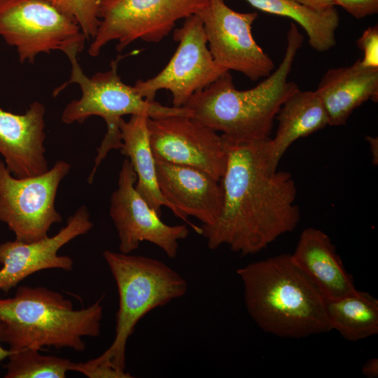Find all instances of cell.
Masks as SVG:
<instances>
[{"mask_svg": "<svg viewBox=\"0 0 378 378\" xmlns=\"http://www.w3.org/2000/svg\"><path fill=\"white\" fill-rule=\"evenodd\" d=\"M136 181V173L126 158L109 206V215L119 238V251L130 253L142 241H148L161 248L169 258H174L178 241L185 239L190 231L186 225H169L164 223L137 192Z\"/></svg>", "mask_w": 378, "mask_h": 378, "instance_id": "7c38bea8", "label": "cell"}, {"mask_svg": "<svg viewBox=\"0 0 378 378\" xmlns=\"http://www.w3.org/2000/svg\"><path fill=\"white\" fill-rule=\"evenodd\" d=\"M103 307L99 300L75 310L71 300L45 287L19 286L13 298L0 297V342L23 349L69 348L81 352L83 337H99Z\"/></svg>", "mask_w": 378, "mask_h": 378, "instance_id": "277c9868", "label": "cell"}, {"mask_svg": "<svg viewBox=\"0 0 378 378\" xmlns=\"http://www.w3.org/2000/svg\"><path fill=\"white\" fill-rule=\"evenodd\" d=\"M77 56L74 55L68 57L71 64V78L57 88L53 94L56 96L71 83H77L81 90V97L66 106L62 114V122L65 124L83 123L90 116L97 115L102 117L106 124L107 131L97 148L94 164L88 180L89 183H92L97 169L109 151L121 148L120 123L123 116L142 114L156 118L191 115L190 111L185 107L166 106L155 101H147L135 90L134 86L124 83L117 71L121 56L111 62L109 70L98 72L91 78L84 74Z\"/></svg>", "mask_w": 378, "mask_h": 378, "instance_id": "8992f818", "label": "cell"}, {"mask_svg": "<svg viewBox=\"0 0 378 378\" xmlns=\"http://www.w3.org/2000/svg\"><path fill=\"white\" fill-rule=\"evenodd\" d=\"M245 1L260 10L293 20L306 32L310 46L318 52H326L336 44L340 17L335 7L321 10L294 0Z\"/></svg>", "mask_w": 378, "mask_h": 378, "instance_id": "44dd1931", "label": "cell"}, {"mask_svg": "<svg viewBox=\"0 0 378 378\" xmlns=\"http://www.w3.org/2000/svg\"><path fill=\"white\" fill-rule=\"evenodd\" d=\"M74 371L80 372L89 378H132L129 372L118 370L112 366L76 363Z\"/></svg>", "mask_w": 378, "mask_h": 378, "instance_id": "484cf974", "label": "cell"}, {"mask_svg": "<svg viewBox=\"0 0 378 378\" xmlns=\"http://www.w3.org/2000/svg\"><path fill=\"white\" fill-rule=\"evenodd\" d=\"M207 0H99L100 22L88 53L97 56L108 42L122 51L137 39L158 43L176 22L197 14Z\"/></svg>", "mask_w": 378, "mask_h": 378, "instance_id": "ba28073f", "label": "cell"}, {"mask_svg": "<svg viewBox=\"0 0 378 378\" xmlns=\"http://www.w3.org/2000/svg\"><path fill=\"white\" fill-rule=\"evenodd\" d=\"M0 36L16 48L22 63L52 50L78 55L87 38L76 21L50 0H0Z\"/></svg>", "mask_w": 378, "mask_h": 378, "instance_id": "52a82bcc", "label": "cell"}, {"mask_svg": "<svg viewBox=\"0 0 378 378\" xmlns=\"http://www.w3.org/2000/svg\"><path fill=\"white\" fill-rule=\"evenodd\" d=\"M50 1L76 21L87 38L95 36L100 22L98 17L99 0Z\"/></svg>", "mask_w": 378, "mask_h": 378, "instance_id": "cb8c5ba5", "label": "cell"}, {"mask_svg": "<svg viewBox=\"0 0 378 378\" xmlns=\"http://www.w3.org/2000/svg\"><path fill=\"white\" fill-rule=\"evenodd\" d=\"M278 127L269 141L270 166L276 170L288 148L298 139L309 136L329 125L324 106L316 91H301L290 94L276 115Z\"/></svg>", "mask_w": 378, "mask_h": 378, "instance_id": "d6986e66", "label": "cell"}, {"mask_svg": "<svg viewBox=\"0 0 378 378\" xmlns=\"http://www.w3.org/2000/svg\"><path fill=\"white\" fill-rule=\"evenodd\" d=\"M38 349H23L12 352L4 365L5 378H65L74 371L76 363L69 359L41 354Z\"/></svg>", "mask_w": 378, "mask_h": 378, "instance_id": "603a6c76", "label": "cell"}, {"mask_svg": "<svg viewBox=\"0 0 378 378\" xmlns=\"http://www.w3.org/2000/svg\"><path fill=\"white\" fill-rule=\"evenodd\" d=\"M326 111L329 125L341 126L369 99H378V68L363 66L360 59L349 66L330 69L315 90Z\"/></svg>", "mask_w": 378, "mask_h": 378, "instance_id": "ac0fdd59", "label": "cell"}, {"mask_svg": "<svg viewBox=\"0 0 378 378\" xmlns=\"http://www.w3.org/2000/svg\"><path fill=\"white\" fill-rule=\"evenodd\" d=\"M155 167L160 190L174 207L176 216L187 223L188 216H193L205 225L217 220L223 203L219 181L189 166L155 160ZM188 223L200 234V227Z\"/></svg>", "mask_w": 378, "mask_h": 378, "instance_id": "9a60e30c", "label": "cell"}, {"mask_svg": "<svg viewBox=\"0 0 378 378\" xmlns=\"http://www.w3.org/2000/svg\"><path fill=\"white\" fill-rule=\"evenodd\" d=\"M184 20L174 31L178 46L169 63L155 76L134 85L147 101H155L157 92L164 89L172 93L173 106L183 107L194 94L227 71L214 61L200 17L194 14Z\"/></svg>", "mask_w": 378, "mask_h": 378, "instance_id": "30bf717a", "label": "cell"}, {"mask_svg": "<svg viewBox=\"0 0 378 378\" xmlns=\"http://www.w3.org/2000/svg\"><path fill=\"white\" fill-rule=\"evenodd\" d=\"M103 256L119 296L115 337L104 352L88 362L125 371L127 343L137 323L151 310L183 296L188 284L176 271L155 258L108 250Z\"/></svg>", "mask_w": 378, "mask_h": 378, "instance_id": "5b68a950", "label": "cell"}, {"mask_svg": "<svg viewBox=\"0 0 378 378\" xmlns=\"http://www.w3.org/2000/svg\"><path fill=\"white\" fill-rule=\"evenodd\" d=\"M70 169L69 163L58 160L41 174L18 178L0 160V222L13 232L15 240L38 241L48 237L53 224L62 222L55 202L59 186Z\"/></svg>", "mask_w": 378, "mask_h": 378, "instance_id": "9c48e42d", "label": "cell"}, {"mask_svg": "<svg viewBox=\"0 0 378 378\" xmlns=\"http://www.w3.org/2000/svg\"><path fill=\"white\" fill-rule=\"evenodd\" d=\"M156 160L197 168L220 181L227 164L222 136L188 115L148 118Z\"/></svg>", "mask_w": 378, "mask_h": 378, "instance_id": "4fadbf2b", "label": "cell"}, {"mask_svg": "<svg viewBox=\"0 0 378 378\" xmlns=\"http://www.w3.org/2000/svg\"><path fill=\"white\" fill-rule=\"evenodd\" d=\"M201 18L208 47L216 63L236 71L252 80L268 76L274 64L252 34L256 12L239 13L224 0H207L197 13Z\"/></svg>", "mask_w": 378, "mask_h": 378, "instance_id": "8fae6325", "label": "cell"}, {"mask_svg": "<svg viewBox=\"0 0 378 378\" xmlns=\"http://www.w3.org/2000/svg\"><path fill=\"white\" fill-rule=\"evenodd\" d=\"M303 36L294 22L287 32V45L275 71L255 87L235 88L227 71L205 89L194 94L183 106L190 117L235 143L270 138L274 118L298 85L288 80Z\"/></svg>", "mask_w": 378, "mask_h": 378, "instance_id": "7a4b0ae2", "label": "cell"}, {"mask_svg": "<svg viewBox=\"0 0 378 378\" xmlns=\"http://www.w3.org/2000/svg\"><path fill=\"white\" fill-rule=\"evenodd\" d=\"M362 372L368 378H377L378 377V359L375 358L369 359L363 365Z\"/></svg>", "mask_w": 378, "mask_h": 378, "instance_id": "f1b7e54d", "label": "cell"}, {"mask_svg": "<svg viewBox=\"0 0 378 378\" xmlns=\"http://www.w3.org/2000/svg\"><path fill=\"white\" fill-rule=\"evenodd\" d=\"M366 140L368 142L370 153L372 154V162L374 165L378 164V139L377 137L367 136Z\"/></svg>", "mask_w": 378, "mask_h": 378, "instance_id": "f546056e", "label": "cell"}, {"mask_svg": "<svg viewBox=\"0 0 378 378\" xmlns=\"http://www.w3.org/2000/svg\"><path fill=\"white\" fill-rule=\"evenodd\" d=\"M2 328V323L0 321V332ZM12 353V351L9 349H4L1 344H0V361L5 359L6 358H8V356Z\"/></svg>", "mask_w": 378, "mask_h": 378, "instance_id": "4dcf8cb0", "label": "cell"}, {"mask_svg": "<svg viewBox=\"0 0 378 378\" xmlns=\"http://www.w3.org/2000/svg\"><path fill=\"white\" fill-rule=\"evenodd\" d=\"M148 116L132 115L128 121L120 123L122 145L120 153L130 160L136 175L135 188L148 205L161 216L162 207H174L162 196L158 183L155 159L153 154L147 125Z\"/></svg>", "mask_w": 378, "mask_h": 378, "instance_id": "ffe728a7", "label": "cell"}, {"mask_svg": "<svg viewBox=\"0 0 378 378\" xmlns=\"http://www.w3.org/2000/svg\"><path fill=\"white\" fill-rule=\"evenodd\" d=\"M332 3L357 19L378 13V0H332Z\"/></svg>", "mask_w": 378, "mask_h": 378, "instance_id": "4316f807", "label": "cell"}, {"mask_svg": "<svg viewBox=\"0 0 378 378\" xmlns=\"http://www.w3.org/2000/svg\"><path fill=\"white\" fill-rule=\"evenodd\" d=\"M357 46L363 52L361 64L368 68H378V26L368 27L357 40Z\"/></svg>", "mask_w": 378, "mask_h": 378, "instance_id": "d4e9b609", "label": "cell"}, {"mask_svg": "<svg viewBox=\"0 0 378 378\" xmlns=\"http://www.w3.org/2000/svg\"><path fill=\"white\" fill-rule=\"evenodd\" d=\"M246 309L262 330L302 338L332 330L326 299L291 254H281L237 269Z\"/></svg>", "mask_w": 378, "mask_h": 378, "instance_id": "3957f363", "label": "cell"}, {"mask_svg": "<svg viewBox=\"0 0 378 378\" xmlns=\"http://www.w3.org/2000/svg\"><path fill=\"white\" fill-rule=\"evenodd\" d=\"M44 115L45 106L38 102L23 114L0 108V154L15 177L35 176L48 170Z\"/></svg>", "mask_w": 378, "mask_h": 378, "instance_id": "2e32d148", "label": "cell"}, {"mask_svg": "<svg viewBox=\"0 0 378 378\" xmlns=\"http://www.w3.org/2000/svg\"><path fill=\"white\" fill-rule=\"evenodd\" d=\"M221 136L227 153L223 206L213 224L200 227V234L210 249L226 245L243 255L254 254L298 225L297 188L290 173L270 168V137L235 143Z\"/></svg>", "mask_w": 378, "mask_h": 378, "instance_id": "6da1fadb", "label": "cell"}, {"mask_svg": "<svg viewBox=\"0 0 378 378\" xmlns=\"http://www.w3.org/2000/svg\"><path fill=\"white\" fill-rule=\"evenodd\" d=\"M300 4L309 6L316 10H326L335 7L332 0H294Z\"/></svg>", "mask_w": 378, "mask_h": 378, "instance_id": "83f0119b", "label": "cell"}, {"mask_svg": "<svg viewBox=\"0 0 378 378\" xmlns=\"http://www.w3.org/2000/svg\"><path fill=\"white\" fill-rule=\"evenodd\" d=\"M291 255L325 298H339L357 291L354 279L346 271L335 245L322 230L305 228Z\"/></svg>", "mask_w": 378, "mask_h": 378, "instance_id": "e0dca14e", "label": "cell"}, {"mask_svg": "<svg viewBox=\"0 0 378 378\" xmlns=\"http://www.w3.org/2000/svg\"><path fill=\"white\" fill-rule=\"evenodd\" d=\"M85 206H80L69 217L66 225L52 237L24 243L8 241L0 244V290L8 293L33 274L49 269L70 271L74 261L59 250L74 238L88 233L93 227Z\"/></svg>", "mask_w": 378, "mask_h": 378, "instance_id": "5bb4252c", "label": "cell"}, {"mask_svg": "<svg viewBox=\"0 0 378 378\" xmlns=\"http://www.w3.org/2000/svg\"><path fill=\"white\" fill-rule=\"evenodd\" d=\"M326 299V309L332 330L345 340L356 342L378 332V300L365 291L335 299Z\"/></svg>", "mask_w": 378, "mask_h": 378, "instance_id": "7402d4cb", "label": "cell"}]
</instances>
